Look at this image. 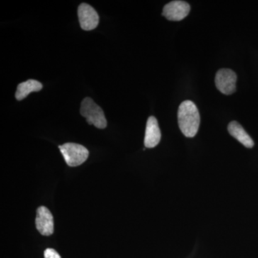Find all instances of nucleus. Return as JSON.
Returning a JSON list of instances; mask_svg holds the SVG:
<instances>
[{"instance_id":"nucleus-3","label":"nucleus","mask_w":258,"mask_h":258,"mask_svg":"<svg viewBox=\"0 0 258 258\" xmlns=\"http://www.w3.org/2000/svg\"><path fill=\"white\" fill-rule=\"evenodd\" d=\"M66 164L69 166L81 165L87 160L89 152L86 147L79 144L66 143L59 146Z\"/></svg>"},{"instance_id":"nucleus-8","label":"nucleus","mask_w":258,"mask_h":258,"mask_svg":"<svg viewBox=\"0 0 258 258\" xmlns=\"http://www.w3.org/2000/svg\"><path fill=\"white\" fill-rule=\"evenodd\" d=\"M161 137V131L157 118L154 116L149 117L146 127L144 145L149 149L157 147L160 142Z\"/></svg>"},{"instance_id":"nucleus-10","label":"nucleus","mask_w":258,"mask_h":258,"mask_svg":"<svg viewBox=\"0 0 258 258\" xmlns=\"http://www.w3.org/2000/svg\"><path fill=\"white\" fill-rule=\"evenodd\" d=\"M42 85L36 80L30 79L25 82L20 83L18 86L15 97L18 101H22L32 92L41 91Z\"/></svg>"},{"instance_id":"nucleus-4","label":"nucleus","mask_w":258,"mask_h":258,"mask_svg":"<svg viewBox=\"0 0 258 258\" xmlns=\"http://www.w3.org/2000/svg\"><path fill=\"white\" fill-rule=\"evenodd\" d=\"M237 79V75L232 70L220 69L215 76V85L223 94L231 95L235 92Z\"/></svg>"},{"instance_id":"nucleus-1","label":"nucleus","mask_w":258,"mask_h":258,"mask_svg":"<svg viewBox=\"0 0 258 258\" xmlns=\"http://www.w3.org/2000/svg\"><path fill=\"white\" fill-rule=\"evenodd\" d=\"M178 123L185 137L192 138L198 134L200 115L198 107L192 101H185L181 103L178 110Z\"/></svg>"},{"instance_id":"nucleus-6","label":"nucleus","mask_w":258,"mask_h":258,"mask_svg":"<svg viewBox=\"0 0 258 258\" xmlns=\"http://www.w3.org/2000/svg\"><path fill=\"white\" fill-rule=\"evenodd\" d=\"M190 5L184 1H172L166 4L162 15L171 21H180L189 15Z\"/></svg>"},{"instance_id":"nucleus-11","label":"nucleus","mask_w":258,"mask_h":258,"mask_svg":"<svg viewBox=\"0 0 258 258\" xmlns=\"http://www.w3.org/2000/svg\"><path fill=\"white\" fill-rule=\"evenodd\" d=\"M45 258H61L60 254L54 249L47 248L44 252Z\"/></svg>"},{"instance_id":"nucleus-9","label":"nucleus","mask_w":258,"mask_h":258,"mask_svg":"<svg viewBox=\"0 0 258 258\" xmlns=\"http://www.w3.org/2000/svg\"><path fill=\"white\" fill-rule=\"evenodd\" d=\"M227 128H228V132L230 135L237 139L244 147L249 148V149L254 147L253 140L238 122H230Z\"/></svg>"},{"instance_id":"nucleus-5","label":"nucleus","mask_w":258,"mask_h":258,"mask_svg":"<svg viewBox=\"0 0 258 258\" xmlns=\"http://www.w3.org/2000/svg\"><path fill=\"white\" fill-rule=\"evenodd\" d=\"M78 15L81 28L86 31L96 28L99 23V16L98 13L94 8L86 3L80 5Z\"/></svg>"},{"instance_id":"nucleus-2","label":"nucleus","mask_w":258,"mask_h":258,"mask_svg":"<svg viewBox=\"0 0 258 258\" xmlns=\"http://www.w3.org/2000/svg\"><path fill=\"white\" fill-rule=\"evenodd\" d=\"M81 114L86 118L89 125H94L96 128H106L107 120L101 107L97 105L91 98H86L81 103Z\"/></svg>"},{"instance_id":"nucleus-7","label":"nucleus","mask_w":258,"mask_h":258,"mask_svg":"<svg viewBox=\"0 0 258 258\" xmlns=\"http://www.w3.org/2000/svg\"><path fill=\"white\" fill-rule=\"evenodd\" d=\"M35 225L37 230L42 235L49 236L53 233V217L48 209L44 206L37 209Z\"/></svg>"}]
</instances>
